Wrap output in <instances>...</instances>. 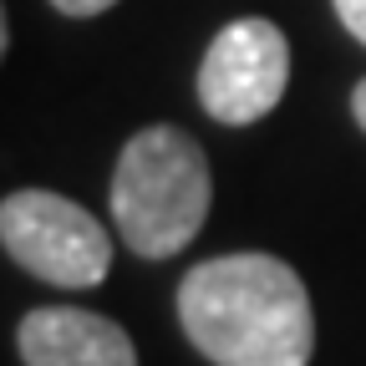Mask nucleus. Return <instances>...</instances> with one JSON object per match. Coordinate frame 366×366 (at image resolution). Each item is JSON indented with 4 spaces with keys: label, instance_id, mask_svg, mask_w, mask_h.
Wrapping results in <instances>:
<instances>
[{
    "label": "nucleus",
    "instance_id": "1",
    "mask_svg": "<svg viewBox=\"0 0 366 366\" xmlns=\"http://www.w3.org/2000/svg\"><path fill=\"white\" fill-rule=\"evenodd\" d=\"M178 326L214 366H310L315 356L305 280L259 249L219 254L183 274Z\"/></svg>",
    "mask_w": 366,
    "mask_h": 366
},
{
    "label": "nucleus",
    "instance_id": "2",
    "mask_svg": "<svg viewBox=\"0 0 366 366\" xmlns=\"http://www.w3.org/2000/svg\"><path fill=\"white\" fill-rule=\"evenodd\" d=\"M214 204L204 148L183 127H143L127 137L112 168V224L132 254L168 259L189 249Z\"/></svg>",
    "mask_w": 366,
    "mask_h": 366
},
{
    "label": "nucleus",
    "instance_id": "3",
    "mask_svg": "<svg viewBox=\"0 0 366 366\" xmlns=\"http://www.w3.org/2000/svg\"><path fill=\"white\" fill-rule=\"evenodd\" d=\"M0 244L26 274H36L56 290H92L112 269V239L102 219L46 189L6 194V204H0Z\"/></svg>",
    "mask_w": 366,
    "mask_h": 366
},
{
    "label": "nucleus",
    "instance_id": "4",
    "mask_svg": "<svg viewBox=\"0 0 366 366\" xmlns=\"http://www.w3.org/2000/svg\"><path fill=\"white\" fill-rule=\"evenodd\" d=\"M290 86V41L264 16L229 21L199 61V107L224 127H249L280 107Z\"/></svg>",
    "mask_w": 366,
    "mask_h": 366
},
{
    "label": "nucleus",
    "instance_id": "5",
    "mask_svg": "<svg viewBox=\"0 0 366 366\" xmlns=\"http://www.w3.org/2000/svg\"><path fill=\"white\" fill-rule=\"evenodd\" d=\"M26 366H137L132 336L117 320L81 305H41L16 326Z\"/></svg>",
    "mask_w": 366,
    "mask_h": 366
},
{
    "label": "nucleus",
    "instance_id": "6",
    "mask_svg": "<svg viewBox=\"0 0 366 366\" xmlns=\"http://www.w3.org/2000/svg\"><path fill=\"white\" fill-rule=\"evenodd\" d=\"M336 16H341V26L366 46V0H336Z\"/></svg>",
    "mask_w": 366,
    "mask_h": 366
},
{
    "label": "nucleus",
    "instance_id": "7",
    "mask_svg": "<svg viewBox=\"0 0 366 366\" xmlns=\"http://www.w3.org/2000/svg\"><path fill=\"white\" fill-rule=\"evenodd\" d=\"M51 6H56L61 16H102V11L117 6V0H51Z\"/></svg>",
    "mask_w": 366,
    "mask_h": 366
},
{
    "label": "nucleus",
    "instance_id": "8",
    "mask_svg": "<svg viewBox=\"0 0 366 366\" xmlns=\"http://www.w3.org/2000/svg\"><path fill=\"white\" fill-rule=\"evenodd\" d=\"M351 112H356V122H361V132H366V76H361L356 92H351Z\"/></svg>",
    "mask_w": 366,
    "mask_h": 366
}]
</instances>
